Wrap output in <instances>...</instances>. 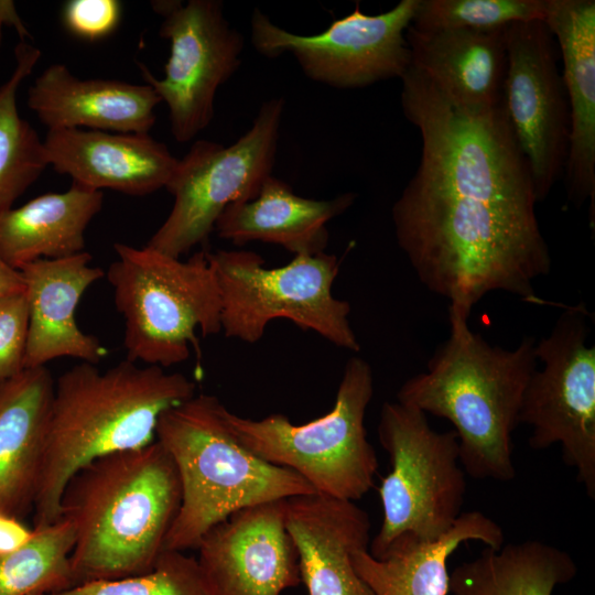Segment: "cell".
<instances>
[{"label":"cell","instance_id":"obj_1","mask_svg":"<svg viewBox=\"0 0 595 595\" xmlns=\"http://www.w3.org/2000/svg\"><path fill=\"white\" fill-rule=\"evenodd\" d=\"M402 112L420 132L419 165L392 206L397 242L420 281L468 318L486 294L528 302L551 269L528 162L504 100L486 115L454 108L410 66L400 78Z\"/></svg>","mask_w":595,"mask_h":595},{"label":"cell","instance_id":"obj_2","mask_svg":"<svg viewBox=\"0 0 595 595\" xmlns=\"http://www.w3.org/2000/svg\"><path fill=\"white\" fill-rule=\"evenodd\" d=\"M195 390V382L181 372L139 367L128 359L102 371L82 361L63 372L54 381L33 527L61 519L64 488L78 469L153 442L161 414Z\"/></svg>","mask_w":595,"mask_h":595},{"label":"cell","instance_id":"obj_3","mask_svg":"<svg viewBox=\"0 0 595 595\" xmlns=\"http://www.w3.org/2000/svg\"><path fill=\"white\" fill-rule=\"evenodd\" d=\"M181 500L177 469L156 440L78 469L61 499L62 517L75 529L74 585L150 571L165 551Z\"/></svg>","mask_w":595,"mask_h":595},{"label":"cell","instance_id":"obj_4","mask_svg":"<svg viewBox=\"0 0 595 595\" xmlns=\"http://www.w3.org/2000/svg\"><path fill=\"white\" fill-rule=\"evenodd\" d=\"M448 320L450 336L426 371L400 387L397 401L454 425L468 476L510 482L516 476L512 433L536 370V342L527 337L515 349H505L474 333L468 318L448 314Z\"/></svg>","mask_w":595,"mask_h":595},{"label":"cell","instance_id":"obj_5","mask_svg":"<svg viewBox=\"0 0 595 595\" xmlns=\"http://www.w3.org/2000/svg\"><path fill=\"white\" fill-rule=\"evenodd\" d=\"M225 409L216 396L201 393L159 418L155 440L173 459L182 491L165 550L196 549L207 531L244 508L315 493L296 473L248 450Z\"/></svg>","mask_w":595,"mask_h":595},{"label":"cell","instance_id":"obj_6","mask_svg":"<svg viewBox=\"0 0 595 595\" xmlns=\"http://www.w3.org/2000/svg\"><path fill=\"white\" fill-rule=\"evenodd\" d=\"M107 279L125 320L126 359L167 368L199 351L204 337L221 332L218 283L201 250L182 261L147 246L115 244Z\"/></svg>","mask_w":595,"mask_h":595},{"label":"cell","instance_id":"obj_7","mask_svg":"<svg viewBox=\"0 0 595 595\" xmlns=\"http://www.w3.org/2000/svg\"><path fill=\"white\" fill-rule=\"evenodd\" d=\"M377 432L391 463L379 488L382 523L368 548L381 560L445 534L462 513L466 479L456 433L433 430L419 409L385 402Z\"/></svg>","mask_w":595,"mask_h":595},{"label":"cell","instance_id":"obj_8","mask_svg":"<svg viewBox=\"0 0 595 595\" xmlns=\"http://www.w3.org/2000/svg\"><path fill=\"white\" fill-rule=\"evenodd\" d=\"M374 394L370 365L350 357L338 385L334 407L321 418L293 424L273 413L253 420L225 409L237 439L263 461L291 469L317 494L356 501L374 486L376 451L364 424Z\"/></svg>","mask_w":595,"mask_h":595},{"label":"cell","instance_id":"obj_9","mask_svg":"<svg viewBox=\"0 0 595 595\" xmlns=\"http://www.w3.org/2000/svg\"><path fill=\"white\" fill-rule=\"evenodd\" d=\"M207 258L219 288L226 337L255 344L271 321L285 318L339 348L360 350L348 318L350 304L332 293L339 271L336 256L296 255L278 268L264 267L248 250H217Z\"/></svg>","mask_w":595,"mask_h":595},{"label":"cell","instance_id":"obj_10","mask_svg":"<svg viewBox=\"0 0 595 595\" xmlns=\"http://www.w3.org/2000/svg\"><path fill=\"white\" fill-rule=\"evenodd\" d=\"M284 104L264 101L250 129L230 145L198 140L191 147L165 186L172 209L147 247L180 258L208 239L228 205L258 196L272 175Z\"/></svg>","mask_w":595,"mask_h":595},{"label":"cell","instance_id":"obj_11","mask_svg":"<svg viewBox=\"0 0 595 595\" xmlns=\"http://www.w3.org/2000/svg\"><path fill=\"white\" fill-rule=\"evenodd\" d=\"M587 317L584 305L565 306L551 333L536 344L543 366L527 385L518 422L531 428L532 448L561 446L563 461L594 500L595 346L586 344Z\"/></svg>","mask_w":595,"mask_h":595},{"label":"cell","instance_id":"obj_12","mask_svg":"<svg viewBox=\"0 0 595 595\" xmlns=\"http://www.w3.org/2000/svg\"><path fill=\"white\" fill-rule=\"evenodd\" d=\"M420 0H401L389 11L366 14L359 4L324 31L303 35L277 25L255 8L250 40L268 58L291 53L310 79L339 89L401 78L411 65L405 31Z\"/></svg>","mask_w":595,"mask_h":595},{"label":"cell","instance_id":"obj_13","mask_svg":"<svg viewBox=\"0 0 595 595\" xmlns=\"http://www.w3.org/2000/svg\"><path fill=\"white\" fill-rule=\"evenodd\" d=\"M151 6L162 18L159 33L170 42V56L161 79L139 64L142 78L166 104L174 139L187 142L212 122L219 87L241 64L244 36L226 19L220 0Z\"/></svg>","mask_w":595,"mask_h":595},{"label":"cell","instance_id":"obj_14","mask_svg":"<svg viewBox=\"0 0 595 595\" xmlns=\"http://www.w3.org/2000/svg\"><path fill=\"white\" fill-rule=\"evenodd\" d=\"M504 106L528 162L538 202L564 173L570 112L553 36L543 20L516 22L506 30Z\"/></svg>","mask_w":595,"mask_h":595},{"label":"cell","instance_id":"obj_15","mask_svg":"<svg viewBox=\"0 0 595 595\" xmlns=\"http://www.w3.org/2000/svg\"><path fill=\"white\" fill-rule=\"evenodd\" d=\"M285 500L238 510L205 533L196 560L208 595H281L300 584Z\"/></svg>","mask_w":595,"mask_h":595},{"label":"cell","instance_id":"obj_16","mask_svg":"<svg viewBox=\"0 0 595 595\" xmlns=\"http://www.w3.org/2000/svg\"><path fill=\"white\" fill-rule=\"evenodd\" d=\"M543 22L556 41L570 112V141L564 169L569 199L589 201L595 225V1L544 0Z\"/></svg>","mask_w":595,"mask_h":595},{"label":"cell","instance_id":"obj_17","mask_svg":"<svg viewBox=\"0 0 595 595\" xmlns=\"http://www.w3.org/2000/svg\"><path fill=\"white\" fill-rule=\"evenodd\" d=\"M285 528L309 595H374L353 564L368 550L371 522L355 501L312 493L285 500Z\"/></svg>","mask_w":595,"mask_h":595},{"label":"cell","instance_id":"obj_18","mask_svg":"<svg viewBox=\"0 0 595 595\" xmlns=\"http://www.w3.org/2000/svg\"><path fill=\"white\" fill-rule=\"evenodd\" d=\"M87 251L60 259H39L19 269L29 303L24 369L71 357L96 364L107 355L100 340L84 333L75 313L86 290L105 277L90 266Z\"/></svg>","mask_w":595,"mask_h":595},{"label":"cell","instance_id":"obj_19","mask_svg":"<svg viewBox=\"0 0 595 595\" xmlns=\"http://www.w3.org/2000/svg\"><path fill=\"white\" fill-rule=\"evenodd\" d=\"M47 163L73 182L101 191L147 195L165 188L178 160L149 133L48 130Z\"/></svg>","mask_w":595,"mask_h":595},{"label":"cell","instance_id":"obj_20","mask_svg":"<svg viewBox=\"0 0 595 595\" xmlns=\"http://www.w3.org/2000/svg\"><path fill=\"white\" fill-rule=\"evenodd\" d=\"M507 28L418 30L410 25L405 31L410 66L462 113L486 115L502 102Z\"/></svg>","mask_w":595,"mask_h":595},{"label":"cell","instance_id":"obj_21","mask_svg":"<svg viewBox=\"0 0 595 595\" xmlns=\"http://www.w3.org/2000/svg\"><path fill=\"white\" fill-rule=\"evenodd\" d=\"M26 102L48 130L149 133L161 98L145 83L80 79L56 63L35 78Z\"/></svg>","mask_w":595,"mask_h":595},{"label":"cell","instance_id":"obj_22","mask_svg":"<svg viewBox=\"0 0 595 595\" xmlns=\"http://www.w3.org/2000/svg\"><path fill=\"white\" fill-rule=\"evenodd\" d=\"M53 391L45 366L0 386V512L20 520L33 512Z\"/></svg>","mask_w":595,"mask_h":595},{"label":"cell","instance_id":"obj_23","mask_svg":"<svg viewBox=\"0 0 595 595\" xmlns=\"http://www.w3.org/2000/svg\"><path fill=\"white\" fill-rule=\"evenodd\" d=\"M355 199L350 192L329 199L302 197L271 175L256 198L228 205L214 231L237 246L262 241L281 246L295 256L315 255L327 246V223L346 212Z\"/></svg>","mask_w":595,"mask_h":595},{"label":"cell","instance_id":"obj_24","mask_svg":"<svg viewBox=\"0 0 595 595\" xmlns=\"http://www.w3.org/2000/svg\"><path fill=\"white\" fill-rule=\"evenodd\" d=\"M104 193L78 183L34 197L0 214V258L13 269L39 259L84 251L85 231L100 212Z\"/></svg>","mask_w":595,"mask_h":595},{"label":"cell","instance_id":"obj_25","mask_svg":"<svg viewBox=\"0 0 595 595\" xmlns=\"http://www.w3.org/2000/svg\"><path fill=\"white\" fill-rule=\"evenodd\" d=\"M479 541L499 549L504 529L478 510L462 512L441 538L399 551L386 559L374 558L368 550L353 555V564L374 595H448L447 561L462 543Z\"/></svg>","mask_w":595,"mask_h":595},{"label":"cell","instance_id":"obj_26","mask_svg":"<svg viewBox=\"0 0 595 595\" xmlns=\"http://www.w3.org/2000/svg\"><path fill=\"white\" fill-rule=\"evenodd\" d=\"M577 573L564 550L539 540L486 547L450 574L451 595H552Z\"/></svg>","mask_w":595,"mask_h":595},{"label":"cell","instance_id":"obj_27","mask_svg":"<svg viewBox=\"0 0 595 595\" xmlns=\"http://www.w3.org/2000/svg\"><path fill=\"white\" fill-rule=\"evenodd\" d=\"M15 65L0 85V214L37 180L48 165L43 140L18 110L17 95L32 73L41 51L20 41L14 48Z\"/></svg>","mask_w":595,"mask_h":595},{"label":"cell","instance_id":"obj_28","mask_svg":"<svg viewBox=\"0 0 595 595\" xmlns=\"http://www.w3.org/2000/svg\"><path fill=\"white\" fill-rule=\"evenodd\" d=\"M73 522L61 517L19 548L0 553V595H48L74 586L71 554Z\"/></svg>","mask_w":595,"mask_h":595},{"label":"cell","instance_id":"obj_29","mask_svg":"<svg viewBox=\"0 0 595 595\" xmlns=\"http://www.w3.org/2000/svg\"><path fill=\"white\" fill-rule=\"evenodd\" d=\"M544 0H420L411 23L418 30H498L543 20Z\"/></svg>","mask_w":595,"mask_h":595},{"label":"cell","instance_id":"obj_30","mask_svg":"<svg viewBox=\"0 0 595 595\" xmlns=\"http://www.w3.org/2000/svg\"><path fill=\"white\" fill-rule=\"evenodd\" d=\"M48 595H208L195 556L165 550L148 572L74 585Z\"/></svg>","mask_w":595,"mask_h":595},{"label":"cell","instance_id":"obj_31","mask_svg":"<svg viewBox=\"0 0 595 595\" xmlns=\"http://www.w3.org/2000/svg\"><path fill=\"white\" fill-rule=\"evenodd\" d=\"M29 332L25 290L0 298V386L24 370Z\"/></svg>","mask_w":595,"mask_h":595},{"label":"cell","instance_id":"obj_32","mask_svg":"<svg viewBox=\"0 0 595 595\" xmlns=\"http://www.w3.org/2000/svg\"><path fill=\"white\" fill-rule=\"evenodd\" d=\"M120 15L121 4L117 0H71L63 10L66 28L89 41L109 35L117 28Z\"/></svg>","mask_w":595,"mask_h":595},{"label":"cell","instance_id":"obj_33","mask_svg":"<svg viewBox=\"0 0 595 595\" xmlns=\"http://www.w3.org/2000/svg\"><path fill=\"white\" fill-rule=\"evenodd\" d=\"M32 533L33 528L23 524L22 520L0 512V553L19 548Z\"/></svg>","mask_w":595,"mask_h":595},{"label":"cell","instance_id":"obj_34","mask_svg":"<svg viewBox=\"0 0 595 595\" xmlns=\"http://www.w3.org/2000/svg\"><path fill=\"white\" fill-rule=\"evenodd\" d=\"M24 290V282L20 271L13 269L0 258V298Z\"/></svg>","mask_w":595,"mask_h":595},{"label":"cell","instance_id":"obj_35","mask_svg":"<svg viewBox=\"0 0 595 595\" xmlns=\"http://www.w3.org/2000/svg\"><path fill=\"white\" fill-rule=\"evenodd\" d=\"M4 24L13 26L17 30L21 41H25L26 37H31V33L28 31L23 21L19 17L13 1H0V42L1 28Z\"/></svg>","mask_w":595,"mask_h":595}]
</instances>
